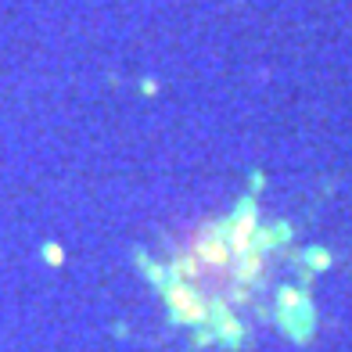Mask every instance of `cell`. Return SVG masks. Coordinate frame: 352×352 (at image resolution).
I'll use <instances>...</instances> for the list:
<instances>
[{
    "instance_id": "1",
    "label": "cell",
    "mask_w": 352,
    "mask_h": 352,
    "mask_svg": "<svg viewBox=\"0 0 352 352\" xmlns=\"http://www.w3.org/2000/svg\"><path fill=\"white\" fill-rule=\"evenodd\" d=\"M43 259H47V263H54V266H61V263H65V255H61L58 245H47V248H43Z\"/></svg>"
}]
</instances>
